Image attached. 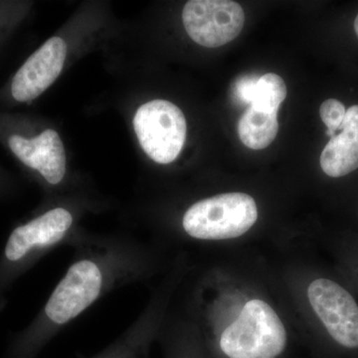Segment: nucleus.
Masks as SVG:
<instances>
[{"label": "nucleus", "instance_id": "2eb2a0df", "mask_svg": "<svg viewBox=\"0 0 358 358\" xmlns=\"http://www.w3.org/2000/svg\"><path fill=\"white\" fill-rule=\"evenodd\" d=\"M256 83L257 80L254 78L245 77L243 79L239 80L236 85L238 98L251 105L254 98Z\"/></svg>", "mask_w": 358, "mask_h": 358}, {"label": "nucleus", "instance_id": "f03ea898", "mask_svg": "<svg viewBox=\"0 0 358 358\" xmlns=\"http://www.w3.org/2000/svg\"><path fill=\"white\" fill-rule=\"evenodd\" d=\"M258 208L251 195L224 193L200 200L188 208L183 229L194 239L221 241L243 236L257 222Z\"/></svg>", "mask_w": 358, "mask_h": 358}, {"label": "nucleus", "instance_id": "4468645a", "mask_svg": "<svg viewBox=\"0 0 358 358\" xmlns=\"http://www.w3.org/2000/svg\"><path fill=\"white\" fill-rule=\"evenodd\" d=\"M346 110L345 105L336 99H329L322 103L320 108V115L322 121L327 128V136H336V131L343 124Z\"/></svg>", "mask_w": 358, "mask_h": 358}, {"label": "nucleus", "instance_id": "f8f14e48", "mask_svg": "<svg viewBox=\"0 0 358 358\" xmlns=\"http://www.w3.org/2000/svg\"><path fill=\"white\" fill-rule=\"evenodd\" d=\"M287 96V87L279 75L268 73L257 80L255 92L251 106L254 109L278 114L280 106Z\"/></svg>", "mask_w": 358, "mask_h": 358}, {"label": "nucleus", "instance_id": "9d476101", "mask_svg": "<svg viewBox=\"0 0 358 358\" xmlns=\"http://www.w3.org/2000/svg\"><path fill=\"white\" fill-rule=\"evenodd\" d=\"M341 133L331 138L320 155V167L331 178H343L358 169V107L346 110Z\"/></svg>", "mask_w": 358, "mask_h": 358}, {"label": "nucleus", "instance_id": "0eeeda50", "mask_svg": "<svg viewBox=\"0 0 358 358\" xmlns=\"http://www.w3.org/2000/svg\"><path fill=\"white\" fill-rule=\"evenodd\" d=\"M67 45L60 37H52L32 54L10 83V95L15 102L31 103L57 79L64 67Z\"/></svg>", "mask_w": 358, "mask_h": 358}, {"label": "nucleus", "instance_id": "f3484780", "mask_svg": "<svg viewBox=\"0 0 358 358\" xmlns=\"http://www.w3.org/2000/svg\"><path fill=\"white\" fill-rule=\"evenodd\" d=\"M8 16H7V13H3V11L0 10V31L3 29L4 26H7L9 23Z\"/></svg>", "mask_w": 358, "mask_h": 358}, {"label": "nucleus", "instance_id": "7ed1b4c3", "mask_svg": "<svg viewBox=\"0 0 358 358\" xmlns=\"http://www.w3.org/2000/svg\"><path fill=\"white\" fill-rule=\"evenodd\" d=\"M134 129L143 152L157 164H171L185 147V115L169 101L154 100L141 106L134 115Z\"/></svg>", "mask_w": 358, "mask_h": 358}, {"label": "nucleus", "instance_id": "1a4fd4ad", "mask_svg": "<svg viewBox=\"0 0 358 358\" xmlns=\"http://www.w3.org/2000/svg\"><path fill=\"white\" fill-rule=\"evenodd\" d=\"M72 224V214L59 207L18 226L11 233L4 249L6 260L18 262L33 251L59 243Z\"/></svg>", "mask_w": 358, "mask_h": 358}, {"label": "nucleus", "instance_id": "9b49d317", "mask_svg": "<svg viewBox=\"0 0 358 358\" xmlns=\"http://www.w3.org/2000/svg\"><path fill=\"white\" fill-rule=\"evenodd\" d=\"M279 131L277 114H267L250 107L238 122L240 140L251 150H264L274 141Z\"/></svg>", "mask_w": 358, "mask_h": 358}, {"label": "nucleus", "instance_id": "a211bd4d", "mask_svg": "<svg viewBox=\"0 0 358 358\" xmlns=\"http://www.w3.org/2000/svg\"><path fill=\"white\" fill-rule=\"evenodd\" d=\"M355 33H357V35L358 36V14H357V18H355Z\"/></svg>", "mask_w": 358, "mask_h": 358}, {"label": "nucleus", "instance_id": "dca6fc26", "mask_svg": "<svg viewBox=\"0 0 358 358\" xmlns=\"http://www.w3.org/2000/svg\"><path fill=\"white\" fill-rule=\"evenodd\" d=\"M200 355L197 353L192 352V350H183V348H180V350H176L171 353V358H199Z\"/></svg>", "mask_w": 358, "mask_h": 358}, {"label": "nucleus", "instance_id": "423d86ee", "mask_svg": "<svg viewBox=\"0 0 358 358\" xmlns=\"http://www.w3.org/2000/svg\"><path fill=\"white\" fill-rule=\"evenodd\" d=\"M308 299L313 312L338 345L358 348V305L338 282L320 278L308 285Z\"/></svg>", "mask_w": 358, "mask_h": 358}, {"label": "nucleus", "instance_id": "39448f33", "mask_svg": "<svg viewBox=\"0 0 358 358\" xmlns=\"http://www.w3.org/2000/svg\"><path fill=\"white\" fill-rule=\"evenodd\" d=\"M182 22L195 43L216 48L236 38L245 14L242 6L231 0H190L183 8Z\"/></svg>", "mask_w": 358, "mask_h": 358}, {"label": "nucleus", "instance_id": "6e6552de", "mask_svg": "<svg viewBox=\"0 0 358 358\" xmlns=\"http://www.w3.org/2000/svg\"><path fill=\"white\" fill-rule=\"evenodd\" d=\"M7 145L20 162L39 173L49 185H57L64 178V145L54 129H45L33 136L11 133L7 136Z\"/></svg>", "mask_w": 358, "mask_h": 358}, {"label": "nucleus", "instance_id": "ddd939ff", "mask_svg": "<svg viewBox=\"0 0 358 358\" xmlns=\"http://www.w3.org/2000/svg\"><path fill=\"white\" fill-rule=\"evenodd\" d=\"M145 341V338L133 334L95 358H147Z\"/></svg>", "mask_w": 358, "mask_h": 358}, {"label": "nucleus", "instance_id": "20e7f679", "mask_svg": "<svg viewBox=\"0 0 358 358\" xmlns=\"http://www.w3.org/2000/svg\"><path fill=\"white\" fill-rule=\"evenodd\" d=\"M108 282L105 266L95 259L85 258L70 266L45 306V317L63 326L91 307Z\"/></svg>", "mask_w": 358, "mask_h": 358}, {"label": "nucleus", "instance_id": "f257e3e1", "mask_svg": "<svg viewBox=\"0 0 358 358\" xmlns=\"http://www.w3.org/2000/svg\"><path fill=\"white\" fill-rule=\"evenodd\" d=\"M288 346L286 327L267 301H247L236 320L221 333V358H281Z\"/></svg>", "mask_w": 358, "mask_h": 358}]
</instances>
